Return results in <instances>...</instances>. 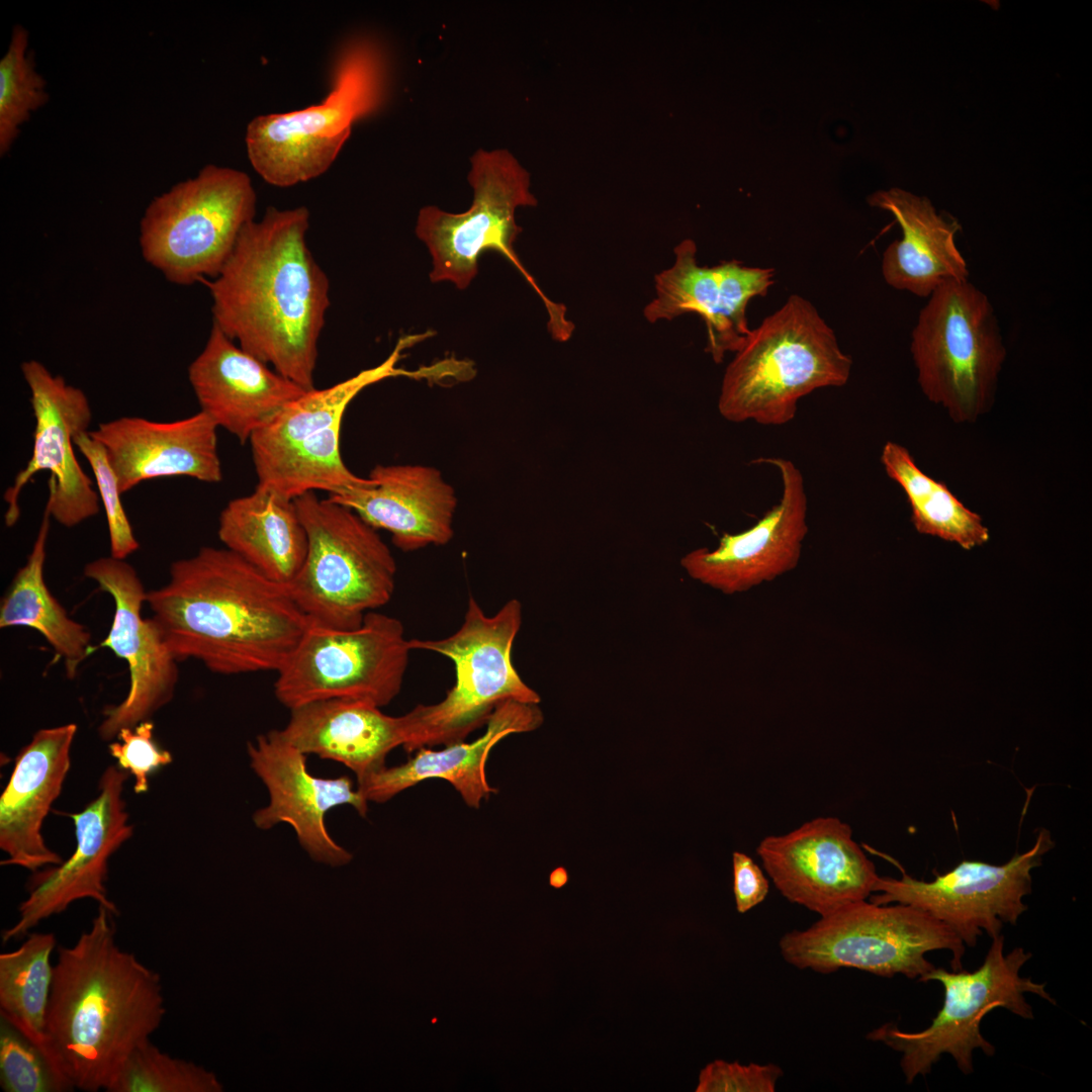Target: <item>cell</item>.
<instances>
[{
	"mask_svg": "<svg viewBox=\"0 0 1092 1092\" xmlns=\"http://www.w3.org/2000/svg\"><path fill=\"white\" fill-rule=\"evenodd\" d=\"M56 944L53 932H32L19 947L0 954V1017L36 1043L54 1063L46 1024L54 968L51 957Z\"/></svg>",
	"mask_w": 1092,
	"mask_h": 1092,
	"instance_id": "33",
	"label": "cell"
},
{
	"mask_svg": "<svg viewBox=\"0 0 1092 1092\" xmlns=\"http://www.w3.org/2000/svg\"><path fill=\"white\" fill-rule=\"evenodd\" d=\"M910 350L922 392L953 422L974 423L990 411L1006 348L983 291L969 281L934 290L920 310Z\"/></svg>",
	"mask_w": 1092,
	"mask_h": 1092,
	"instance_id": "9",
	"label": "cell"
},
{
	"mask_svg": "<svg viewBox=\"0 0 1092 1092\" xmlns=\"http://www.w3.org/2000/svg\"><path fill=\"white\" fill-rule=\"evenodd\" d=\"M1031 957L1022 947L1005 954L1004 936L1000 933L992 938L985 960L976 971L934 968L918 980L937 981L944 989L943 1004L928 1027L906 1032L894 1023H885L867 1037L902 1054L900 1066L908 1084L919 1075L929 1074L943 1054L950 1055L961 1072L969 1075L974 1072L975 1050L988 1057L995 1054V1046L981 1033L982 1020L990 1011L1004 1008L1021 1018L1032 1019V1007L1025 994H1035L1056 1005L1045 984L1019 975Z\"/></svg>",
	"mask_w": 1092,
	"mask_h": 1092,
	"instance_id": "12",
	"label": "cell"
},
{
	"mask_svg": "<svg viewBox=\"0 0 1092 1092\" xmlns=\"http://www.w3.org/2000/svg\"><path fill=\"white\" fill-rule=\"evenodd\" d=\"M521 623L522 606L517 599L487 616L470 597L464 621L455 633L436 640H410L413 650H428L450 658L456 680L442 701L417 705L405 714L408 728L403 748L407 752L464 741L486 724L495 707L505 701L540 703L538 693L523 681L512 661Z\"/></svg>",
	"mask_w": 1092,
	"mask_h": 1092,
	"instance_id": "8",
	"label": "cell"
},
{
	"mask_svg": "<svg viewBox=\"0 0 1092 1092\" xmlns=\"http://www.w3.org/2000/svg\"><path fill=\"white\" fill-rule=\"evenodd\" d=\"M781 475L779 503L751 528L724 534L714 550L700 548L680 560L689 575L707 585L735 594L772 580L795 568L808 532V499L803 474L788 459L759 458Z\"/></svg>",
	"mask_w": 1092,
	"mask_h": 1092,
	"instance_id": "22",
	"label": "cell"
},
{
	"mask_svg": "<svg viewBox=\"0 0 1092 1092\" xmlns=\"http://www.w3.org/2000/svg\"><path fill=\"white\" fill-rule=\"evenodd\" d=\"M114 915L98 906L91 926L58 948L47 1012L52 1057L76 1089L105 1090L166 1013L160 975L116 942Z\"/></svg>",
	"mask_w": 1092,
	"mask_h": 1092,
	"instance_id": "3",
	"label": "cell"
},
{
	"mask_svg": "<svg viewBox=\"0 0 1092 1092\" xmlns=\"http://www.w3.org/2000/svg\"><path fill=\"white\" fill-rule=\"evenodd\" d=\"M567 882V875L562 870H556L551 876V884L554 887H561Z\"/></svg>",
	"mask_w": 1092,
	"mask_h": 1092,
	"instance_id": "41",
	"label": "cell"
},
{
	"mask_svg": "<svg viewBox=\"0 0 1092 1092\" xmlns=\"http://www.w3.org/2000/svg\"><path fill=\"white\" fill-rule=\"evenodd\" d=\"M0 1085L5 1092H67L76 1089L36 1043L1 1017Z\"/></svg>",
	"mask_w": 1092,
	"mask_h": 1092,
	"instance_id": "36",
	"label": "cell"
},
{
	"mask_svg": "<svg viewBox=\"0 0 1092 1092\" xmlns=\"http://www.w3.org/2000/svg\"><path fill=\"white\" fill-rule=\"evenodd\" d=\"M250 765L269 793L267 806L253 814L259 829L288 823L310 858L331 867L347 864L352 854L338 844L325 824L334 807L350 805L361 815L368 811L367 800L347 776L334 779L314 777L306 766V754L287 742L279 730L259 735L247 746Z\"/></svg>",
	"mask_w": 1092,
	"mask_h": 1092,
	"instance_id": "20",
	"label": "cell"
},
{
	"mask_svg": "<svg viewBox=\"0 0 1092 1092\" xmlns=\"http://www.w3.org/2000/svg\"><path fill=\"white\" fill-rule=\"evenodd\" d=\"M674 264L655 275L656 296L644 308L649 323L699 314L707 329L706 352L716 363L736 353L751 330L746 317L749 301L765 296L774 283L772 268L749 267L732 260L708 267L697 261L691 239L674 248Z\"/></svg>",
	"mask_w": 1092,
	"mask_h": 1092,
	"instance_id": "21",
	"label": "cell"
},
{
	"mask_svg": "<svg viewBox=\"0 0 1092 1092\" xmlns=\"http://www.w3.org/2000/svg\"><path fill=\"white\" fill-rule=\"evenodd\" d=\"M28 31L21 24L12 29L9 46L0 60V155L9 152L20 126L49 100L47 84L35 69L28 51Z\"/></svg>",
	"mask_w": 1092,
	"mask_h": 1092,
	"instance_id": "34",
	"label": "cell"
},
{
	"mask_svg": "<svg viewBox=\"0 0 1092 1092\" xmlns=\"http://www.w3.org/2000/svg\"><path fill=\"white\" fill-rule=\"evenodd\" d=\"M386 71L380 50L358 40L342 52L330 94L318 104L255 117L246 145L254 170L269 184L289 187L324 174L355 121L384 100Z\"/></svg>",
	"mask_w": 1092,
	"mask_h": 1092,
	"instance_id": "10",
	"label": "cell"
},
{
	"mask_svg": "<svg viewBox=\"0 0 1092 1092\" xmlns=\"http://www.w3.org/2000/svg\"><path fill=\"white\" fill-rule=\"evenodd\" d=\"M84 576L109 594L114 614L100 647L110 649L128 667L129 689L124 700L108 707L98 728L103 740L114 738L125 727L150 718L174 697L178 660L168 649L152 618L142 609L147 593L135 569L123 559L99 557L84 566Z\"/></svg>",
	"mask_w": 1092,
	"mask_h": 1092,
	"instance_id": "17",
	"label": "cell"
},
{
	"mask_svg": "<svg viewBox=\"0 0 1092 1092\" xmlns=\"http://www.w3.org/2000/svg\"><path fill=\"white\" fill-rule=\"evenodd\" d=\"M256 203L245 172L206 165L150 202L140 222L142 256L173 284L214 278L254 220Z\"/></svg>",
	"mask_w": 1092,
	"mask_h": 1092,
	"instance_id": "13",
	"label": "cell"
},
{
	"mask_svg": "<svg viewBox=\"0 0 1092 1092\" xmlns=\"http://www.w3.org/2000/svg\"><path fill=\"white\" fill-rule=\"evenodd\" d=\"M868 202L889 211L902 230V238L883 254L882 274L887 284L929 297L946 282L969 281L967 262L954 241L961 225L937 213L927 197L890 188L874 192Z\"/></svg>",
	"mask_w": 1092,
	"mask_h": 1092,
	"instance_id": "29",
	"label": "cell"
},
{
	"mask_svg": "<svg viewBox=\"0 0 1092 1092\" xmlns=\"http://www.w3.org/2000/svg\"><path fill=\"white\" fill-rule=\"evenodd\" d=\"M217 535L224 547L269 578L288 585L307 552V534L294 499L256 486L229 502Z\"/></svg>",
	"mask_w": 1092,
	"mask_h": 1092,
	"instance_id": "30",
	"label": "cell"
},
{
	"mask_svg": "<svg viewBox=\"0 0 1092 1092\" xmlns=\"http://www.w3.org/2000/svg\"><path fill=\"white\" fill-rule=\"evenodd\" d=\"M328 497L389 532L403 551L445 545L453 537L456 495L434 467L377 465L363 484Z\"/></svg>",
	"mask_w": 1092,
	"mask_h": 1092,
	"instance_id": "25",
	"label": "cell"
},
{
	"mask_svg": "<svg viewBox=\"0 0 1092 1092\" xmlns=\"http://www.w3.org/2000/svg\"><path fill=\"white\" fill-rule=\"evenodd\" d=\"M126 779L125 770L109 765L100 778L97 797L82 812L70 814L75 824V851L61 864L32 877L29 895L18 907V920L1 932L3 944L26 937L42 920L64 912L77 900H95L118 915L105 882L109 857L132 836L122 799Z\"/></svg>",
	"mask_w": 1092,
	"mask_h": 1092,
	"instance_id": "18",
	"label": "cell"
},
{
	"mask_svg": "<svg viewBox=\"0 0 1092 1092\" xmlns=\"http://www.w3.org/2000/svg\"><path fill=\"white\" fill-rule=\"evenodd\" d=\"M216 1076L204 1068L163 1053L150 1039L127 1056L107 1092H220Z\"/></svg>",
	"mask_w": 1092,
	"mask_h": 1092,
	"instance_id": "35",
	"label": "cell"
},
{
	"mask_svg": "<svg viewBox=\"0 0 1092 1092\" xmlns=\"http://www.w3.org/2000/svg\"><path fill=\"white\" fill-rule=\"evenodd\" d=\"M188 379L200 411L242 443L307 391L242 349L215 325L189 365Z\"/></svg>",
	"mask_w": 1092,
	"mask_h": 1092,
	"instance_id": "24",
	"label": "cell"
},
{
	"mask_svg": "<svg viewBox=\"0 0 1092 1092\" xmlns=\"http://www.w3.org/2000/svg\"><path fill=\"white\" fill-rule=\"evenodd\" d=\"M76 732L74 723L40 729L18 753L0 798V847L8 855L2 866L35 873L64 861L47 846L41 827L70 769Z\"/></svg>",
	"mask_w": 1092,
	"mask_h": 1092,
	"instance_id": "26",
	"label": "cell"
},
{
	"mask_svg": "<svg viewBox=\"0 0 1092 1092\" xmlns=\"http://www.w3.org/2000/svg\"><path fill=\"white\" fill-rule=\"evenodd\" d=\"M756 852L781 894L820 916L867 900L879 878L850 826L835 817H818L789 833L769 835Z\"/></svg>",
	"mask_w": 1092,
	"mask_h": 1092,
	"instance_id": "19",
	"label": "cell"
},
{
	"mask_svg": "<svg viewBox=\"0 0 1092 1092\" xmlns=\"http://www.w3.org/2000/svg\"><path fill=\"white\" fill-rule=\"evenodd\" d=\"M280 735L304 754L343 763L357 784L385 767L388 753L405 744L407 719L368 702L332 699L290 710Z\"/></svg>",
	"mask_w": 1092,
	"mask_h": 1092,
	"instance_id": "27",
	"label": "cell"
},
{
	"mask_svg": "<svg viewBox=\"0 0 1092 1092\" xmlns=\"http://www.w3.org/2000/svg\"><path fill=\"white\" fill-rule=\"evenodd\" d=\"M468 181L473 188L471 206L450 213L437 206H425L418 215L416 234L432 256V282L449 281L465 289L478 272L483 252L496 251L525 278L541 298L547 313V328L558 342L567 341L574 325L566 317V307L545 295L514 250L521 233L515 219L520 206H534L527 171L507 150H478L470 159Z\"/></svg>",
	"mask_w": 1092,
	"mask_h": 1092,
	"instance_id": "7",
	"label": "cell"
},
{
	"mask_svg": "<svg viewBox=\"0 0 1092 1092\" xmlns=\"http://www.w3.org/2000/svg\"><path fill=\"white\" fill-rule=\"evenodd\" d=\"M433 332L401 337L379 365L327 388L305 391L286 404L250 439L257 486L294 499L306 492L335 494L366 481L341 457L340 432L349 403L367 386L389 377H427L430 369L397 367L402 352Z\"/></svg>",
	"mask_w": 1092,
	"mask_h": 1092,
	"instance_id": "6",
	"label": "cell"
},
{
	"mask_svg": "<svg viewBox=\"0 0 1092 1092\" xmlns=\"http://www.w3.org/2000/svg\"><path fill=\"white\" fill-rule=\"evenodd\" d=\"M851 367L816 307L793 294L735 353L723 376L718 410L729 422L782 426L795 418L802 397L846 384Z\"/></svg>",
	"mask_w": 1092,
	"mask_h": 1092,
	"instance_id": "4",
	"label": "cell"
},
{
	"mask_svg": "<svg viewBox=\"0 0 1092 1092\" xmlns=\"http://www.w3.org/2000/svg\"><path fill=\"white\" fill-rule=\"evenodd\" d=\"M732 861L736 909L739 913H745L765 899L769 884L761 869L749 855L735 851Z\"/></svg>",
	"mask_w": 1092,
	"mask_h": 1092,
	"instance_id": "40",
	"label": "cell"
},
{
	"mask_svg": "<svg viewBox=\"0 0 1092 1092\" xmlns=\"http://www.w3.org/2000/svg\"><path fill=\"white\" fill-rule=\"evenodd\" d=\"M1054 846L1041 830L1034 845L1003 864L963 860L950 871L925 882L904 871L900 879L879 877L870 901L919 908L949 927L968 946L985 931L999 935L1004 923L1016 925L1026 911L1023 898L1031 892V872Z\"/></svg>",
	"mask_w": 1092,
	"mask_h": 1092,
	"instance_id": "15",
	"label": "cell"
},
{
	"mask_svg": "<svg viewBox=\"0 0 1092 1092\" xmlns=\"http://www.w3.org/2000/svg\"><path fill=\"white\" fill-rule=\"evenodd\" d=\"M782 1069L775 1064L742 1065L716 1060L699 1075L696 1092H774Z\"/></svg>",
	"mask_w": 1092,
	"mask_h": 1092,
	"instance_id": "39",
	"label": "cell"
},
{
	"mask_svg": "<svg viewBox=\"0 0 1092 1092\" xmlns=\"http://www.w3.org/2000/svg\"><path fill=\"white\" fill-rule=\"evenodd\" d=\"M305 206L268 207L250 221L220 272L205 281L213 325L305 390L314 387L330 281L311 254Z\"/></svg>",
	"mask_w": 1092,
	"mask_h": 1092,
	"instance_id": "1",
	"label": "cell"
},
{
	"mask_svg": "<svg viewBox=\"0 0 1092 1092\" xmlns=\"http://www.w3.org/2000/svg\"><path fill=\"white\" fill-rule=\"evenodd\" d=\"M881 462L888 476L905 492L911 522L918 533L954 542L966 550L989 540V530L982 518L967 508L945 483L925 474L905 447L887 442Z\"/></svg>",
	"mask_w": 1092,
	"mask_h": 1092,
	"instance_id": "32",
	"label": "cell"
},
{
	"mask_svg": "<svg viewBox=\"0 0 1092 1092\" xmlns=\"http://www.w3.org/2000/svg\"><path fill=\"white\" fill-rule=\"evenodd\" d=\"M153 733L154 724L147 720L133 727L122 728L116 735L119 741L110 743L108 747L119 767L134 777L135 794L146 793L149 790V775L173 760L171 753L155 742Z\"/></svg>",
	"mask_w": 1092,
	"mask_h": 1092,
	"instance_id": "38",
	"label": "cell"
},
{
	"mask_svg": "<svg viewBox=\"0 0 1092 1092\" xmlns=\"http://www.w3.org/2000/svg\"><path fill=\"white\" fill-rule=\"evenodd\" d=\"M75 446L86 458L94 474L106 516L110 556L125 560L128 555L139 549L140 544L121 504L122 493L116 474L107 459L103 446L89 434V431L75 438Z\"/></svg>",
	"mask_w": 1092,
	"mask_h": 1092,
	"instance_id": "37",
	"label": "cell"
},
{
	"mask_svg": "<svg viewBox=\"0 0 1092 1092\" xmlns=\"http://www.w3.org/2000/svg\"><path fill=\"white\" fill-rule=\"evenodd\" d=\"M217 429L200 411L172 422L121 417L99 424L89 434L103 446L124 493L143 481L164 477L219 482Z\"/></svg>",
	"mask_w": 1092,
	"mask_h": 1092,
	"instance_id": "23",
	"label": "cell"
},
{
	"mask_svg": "<svg viewBox=\"0 0 1092 1092\" xmlns=\"http://www.w3.org/2000/svg\"><path fill=\"white\" fill-rule=\"evenodd\" d=\"M543 723L538 704L508 700L495 707L484 734L472 742L464 741L432 750L421 747L405 763L384 767L357 784L367 802L385 803L398 793L429 779L450 783L464 802L479 808L495 792L486 780L485 765L493 746L514 733L533 731Z\"/></svg>",
	"mask_w": 1092,
	"mask_h": 1092,
	"instance_id": "28",
	"label": "cell"
},
{
	"mask_svg": "<svg viewBox=\"0 0 1092 1092\" xmlns=\"http://www.w3.org/2000/svg\"><path fill=\"white\" fill-rule=\"evenodd\" d=\"M146 604L178 661L195 659L220 674L279 671L308 626L287 585L225 547L173 562Z\"/></svg>",
	"mask_w": 1092,
	"mask_h": 1092,
	"instance_id": "2",
	"label": "cell"
},
{
	"mask_svg": "<svg viewBox=\"0 0 1092 1092\" xmlns=\"http://www.w3.org/2000/svg\"><path fill=\"white\" fill-rule=\"evenodd\" d=\"M402 623L371 611L353 630L308 623L277 671L274 693L289 710L324 700L388 705L399 693L412 651Z\"/></svg>",
	"mask_w": 1092,
	"mask_h": 1092,
	"instance_id": "14",
	"label": "cell"
},
{
	"mask_svg": "<svg viewBox=\"0 0 1092 1092\" xmlns=\"http://www.w3.org/2000/svg\"><path fill=\"white\" fill-rule=\"evenodd\" d=\"M50 520L44 509L26 562L15 573L1 600L0 627H28L37 631L64 660L67 675L73 678L93 650L91 633L68 615L44 581Z\"/></svg>",
	"mask_w": 1092,
	"mask_h": 1092,
	"instance_id": "31",
	"label": "cell"
},
{
	"mask_svg": "<svg viewBox=\"0 0 1092 1092\" xmlns=\"http://www.w3.org/2000/svg\"><path fill=\"white\" fill-rule=\"evenodd\" d=\"M294 504L307 534V552L287 585L308 623L358 628L367 613L387 604L396 563L377 530L346 506L314 491Z\"/></svg>",
	"mask_w": 1092,
	"mask_h": 1092,
	"instance_id": "5",
	"label": "cell"
},
{
	"mask_svg": "<svg viewBox=\"0 0 1092 1092\" xmlns=\"http://www.w3.org/2000/svg\"><path fill=\"white\" fill-rule=\"evenodd\" d=\"M30 392L34 416L31 457L4 492L6 526L20 517L19 495L34 474L49 471V497L44 509L57 523L75 527L96 516L99 495L75 455V438L88 432L92 411L85 392L54 375L37 360L20 366Z\"/></svg>",
	"mask_w": 1092,
	"mask_h": 1092,
	"instance_id": "16",
	"label": "cell"
},
{
	"mask_svg": "<svg viewBox=\"0 0 1092 1092\" xmlns=\"http://www.w3.org/2000/svg\"><path fill=\"white\" fill-rule=\"evenodd\" d=\"M790 965L830 974L854 968L881 977L920 979L935 967L926 953L951 952L952 971L963 969L965 944L945 924L911 905H879L867 900L848 904L804 930L780 940Z\"/></svg>",
	"mask_w": 1092,
	"mask_h": 1092,
	"instance_id": "11",
	"label": "cell"
}]
</instances>
